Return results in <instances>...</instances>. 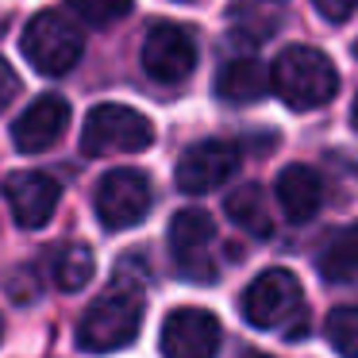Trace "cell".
Here are the masks:
<instances>
[{"mask_svg": "<svg viewBox=\"0 0 358 358\" xmlns=\"http://www.w3.org/2000/svg\"><path fill=\"white\" fill-rule=\"evenodd\" d=\"M143 327V285L120 270V278L85 308L78 324V347L85 355H112L139 339Z\"/></svg>", "mask_w": 358, "mask_h": 358, "instance_id": "6da1fadb", "label": "cell"}, {"mask_svg": "<svg viewBox=\"0 0 358 358\" xmlns=\"http://www.w3.org/2000/svg\"><path fill=\"white\" fill-rule=\"evenodd\" d=\"M220 339H224L220 320L208 308H196V304L173 308L162 320V331H158L162 358H216Z\"/></svg>", "mask_w": 358, "mask_h": 358, "instance_id": "9c48e42d", "label": "cell"}, {"mask_svg": "<svg viewBox=\"0 0 358 358\" xmlns=\"http://www.w3.org/2000/svg\"><path fill=\"white\" fill-rule=\"evenodd\" d=\"M224 212L231 216L235 227H243L247 235H258V239H266V235L273 231V216H270V204H266V193L255 185V181H247V185L231 189L224 201Z\"/></svg>", "mask_w": 358, "mask_h": 358, "instance_id": "9a60e30c", "label": "cell"}, {"mask_svg": "<svg viewBox=\"0 0 358 358\" xmlns=\"http://www.w3.org/2000/svg\"><path fill=\"white\" fill-rule=\"evenodd\" d=\"M316 270L324 281H355L358 278V224L339 227L327 235L324 250L316 258Z\"/></svg>", "mask_w": 358, "mask_h": 358, "instance_id": "2e32d148", "label": "cell"}, {"mask_svg": "<svg viewBox=\"0 0 358 358\" xmlns=\"http://www.w3.org/2000/svg\"><path fill=\"white\" fill-rule=\"evenodd\" d=\"M216 93L224 104H258L270 93V70L258 58H231L216 78Z\"/></svg>", "mask_w": 358, "mask_h": 358, "instance_id": "5bb4252c", "label": "cell"}, {"mask_svg": "<svg viewBox=\"0 0 358 358\" xmlns=\"http://www.w3.org/2000/svg\"><path fill=\"white\" fill-rule=\"evenodd\" d=\"M312 4H316V12L327 24H343V20H350L358 12V0H312Z\"/></svg>", "mask_w": 358, "mask_h": 358, "instance_id": "ffe728a7", "label": "cell"}, {"mask_svg": "<svg viewBox=\"0 0 358 358\" xmlns=\"http://www.w3.org/2000/svg\"><path fill=\"white\" fill-rule=\"evenodd\" d=\"M350 124L358 127V96H355V104H350Z\"/></svg>", "mask_w": 358, "mask_h": 358, "instance_id": "7402d4cb", "label": "cell"}, {"mask_svg": "<svg viewBox=\"0 0 358 358\" xmlns=\"http://www.w3.org/2000/svg\"><path fill=\"white\" fill-rule=\"evenodd\" d=\"M324 331H327V343H331V350L339 358H358V304L331 308Z\"/></svg>", "mask_w": 358, "mask_h": 358, "instance_id": "ac0fdd59", "label": "cell"}, {"mask_svg": "<svg viewBox=\"0 0 358 358\" xmlns=\"http://www.w3.org/2000/svg\"><path fill=\"white\" fill-rule=\"evenodd\" d=\"M93 273H96V255L85 243H66L55 255V285L62 289V293L85 289L89 281H93Z\"/></svg>", "mask_w": 358, "mask_h": 358, "instance_id": "e0dca14e", "label": "cell"}, {"mask_svg": "<svg viewBox=\"0 0 358 358\" xmlns=\"http://www.w3.org/2000/svg\"><path fill=\"white\" fill-rule=\"evenodd\" d=\"M66 124H70V104H66V96L43 93L12 124V143L24 155H43V150H50L66 135Z\"/></svg>", "mask_w": 358, "mask_h": 358, "instance_id": "7c38bea8", "label": "cell"}, {"mask_svg": "<svg viewBox=\"0 0 358 358\" xmlns=\"http://www.w3.org/2000/svg\"><path fill=\"white\" fill-rule=\"evenodd\" d=\"M170 255L196 285L216 281V224L201 208H181L170 220Z\"/></svg>", "mask_w": 358, "mask_h": 358, "instance_id": "8992f818", "label": "cell"}, {"mask_svg": "<svg viewBox=\"0 0 358 358\" xmlns=\"http://www.w3.org/2000/svg\"><path fill=\"white\" fill-rule=\"evenodd\" d=\"M273 196H278V208L289 224H304L324 204V178L312 166H285L273 181Z\"/></svg>", "mask_w": 358, "mask_h": 358, "instance_id": "4fadbf2b", "label": "cell"}, {"mask_svg": "<svg viewBox=\"0 0 358 358\" xmlns=\"http://www.w3.org/2000/svg\"><path fill=\"white\" fill-rule=\"evenodd\" d=\"M70 8L78 12L85 24L93 27H108L116 20H124L131 12V0H70Z\"/></svg>", "mask_w": 358, "mask_h": 358, "instance_id": "d6986e66", "label": "cell"}, {"mask_svg": "<svg viewBox=\"0 0 358 358\" xmlns=\"http://www.w3.org/2000/svg\"><path fill=\"white\" fill-rule=\"evenodd\" d=\"M0 335H4V324H0Z\"/></svg>", "mask_w": 358, "mask_h": 358, "instance_id": "d4e9b609", "label": "cell"}, {"mask_svg": "<svg viewBox=\"0 0 358 358\" xmlns=\"http://www.w3.org/2000/svg\"><path fill=\"white\" fill-rule=\"evenodd\" d=\"M355 58H358V43H355Z\"/></svg>", "mask_w": 358, "mask_h": 358, "instance_id": "cb8c5ba5", "label": "cell"}, {"mask_svg": "<svg viewBox=\"0 0 358 358\" xmlns=\"http://www.w3.org/2000/svg\"><path fill=\"white\" fill-rule=\"evenodd\" d=\"M239 170V147L227 139H201L181 155L178 162V189L181 193H212Z\"/></svg>", "mask_w": 358, "mask_h": 358, "instance_id": "30bf717a", "label": "cell"}, {"mask_svg": "<svg viewBox=\"0 0 358 358\" xmlns=\"http://www.w3.org/2000/svg\"><path fill=\"white\" fill-rule=\"evenodd\" d=\"M243 320L258 331H285L289 339H301L308 327V312H304V293L293 270H262L243 293Z\"/></svg>", "mask_w": 358, "mask_h": 358, "instance_id": "3957f363", "label": "cell"}, {"mask_svg": "<svg viewBox=\"0 0 358 358\" xmlns=\"http://www.w3.org/2000/svg\"><path fill=\"white\" fill-rule=\"evenodd\" d=\"M247 358H270V355H247Z\"/></svg>", "mask_w": 358, "mask_h": 358, "instance_id": "603a6c76", "label": "cell"}, {"mask_svg": "<svg viewBox=\"0 0 358 358\" xmlns=\"http://www.w3.org/2000/svg\"><path fill=\"white\" fill-rule=\"evenodd\" d=\"M16 96H20V73L8 66V58L0 55V112L8 108Z\"/></svg>", "mask_w": 358, "mask_h": 358, "instance_id": "44dd1931", "label": "cell"}, {"mask_svg": "<svg viewBox=\"0 0 358 358\" xmlns=\"http://www.w3.org/2000/svg\"><path fill=\"white\" fill-rule=\"evenodd\" d=\"M4 201H8L16 224L27 227V231H35V227L50 224L58 201H62V185H58L50 173L20 170V173H8V178H4Z\"/></svg>", "mask_w": 358, "mask_h": 358, "instance_id": "8fae6325", "label": "cell"}, {"mask_svg": "<svg viewBox=\"0 0 358 358\" xmlns=\"http://www.w3.org/2000/svg\"><path fill=\"white\" fill-rule=\"evenodd\" d=\"M196 66V35L193 27L173 24V20H158L150 24L147 39H143V70L158 85H181Z\"/></svg>", "mask_w": 358, "mask_h": 358, "instance_id": "ba28073f", "label": "cell"}, {"mask_svg": "<svg viewBox=\"0 0 358 358\" xmlns=\"http://www.w3.org/2000/svg\"><path fill=\"white\" fill-rule=\"evenodd\" d=\"M150 178L143 170H112L96 181V196H93V208L101 216V224L108 231H127V227L143 224L150 212Z\"/></svg>", "mask_w": 358, "mask_h": 358, "instance_id": "52a82bcc", "label": "cell"}, {"mask_svg": "<svg viewBox=\"0 0 358 358\" xmlns=\"http://www.w3.org/2000/svg\"><path fill=\"white\" fill-rule=\"evenodd\" d=\"M155 143V124L127 104H96L81 127V155L108 158V155H135Z\"/></svg>", "mask_w": 358, "mask_h": 358, "instance_id": "277c9868", "label": "cell"}, {"mask_svg": "<svg viewBox=\"0 0 358 358\" xmlns=\"http://www.w3.org/2000/svg\"><path fill=\"white\" fill-rule=\"evenodd\" d=\"M270 89L281 96V104L293 112L324 108L339 93V70L331 58L316 47H285L270 66Z\"/></svg>", "mask_w": 358, "mask_h": 358, "instance_id": "7a4b0ae2", "label": "cell"}, {"mask_svg": "<svg viewBox=\"0 0 358 358\" xmlns=\"http://www.w3.org/2000/svg\"><path fill=\"white\" fill-rule=\"evenodd\" d=\"M20 47H24L27 62H31L43 78H62V73H70L73 66L81 62L85 39H81V31L66 16H58V12H39V16H31V24L24 27Z\"/></svg>", "mask_w": 358, "mask_h": 358, "instance_id": "5b68a950", "label": "cell"}]
</instances>
